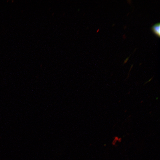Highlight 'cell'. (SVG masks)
Segmentation results:
<instances>
[{"instance_id":"2","label":"cell","mask_w":160,"mask_h":160,"mask_svg":"<svg viewBox=\"0 0 160 160\" xmlns=\"http://www.w3.org/2000/svg\"><path fill=\"white\" fill-rule=\"evenodd\" d=\"M153 77L151 78V79H150L148 81H146V82H145V83L144 84H145L147 83H148V82H150V81H151V80L152 79Z\"/></svg>"},{"instance_id":"1","label":"cell","mask_w":160,"mask_h":160,"mask_svg":"<svg viewBox=\"0 0 160 160\" xmlns=\"http://www.w3.org/2000/svg\"><path fill=\"white\" fill-rule=\"evenodd\" d=\"M151 29L153 33L158 36H160V23L159 22L153 25L151 27Z\"/></svg>"},{"instance_id":"3","label":"cell","mask_w":160,"mask_h":160,"mask_svg":"<svg viewBox=\"0 0 160 160\" xmlns=\"http://www.w3.org/2000/svg\"><path fill=\"white\" fill-rule=\"evenodd\" d=\"M158 99V97H157L156 98V100H157V99Z\"/></svg>"}]
</instances>
